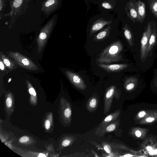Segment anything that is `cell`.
I'll return each mask as SVG.
<instances>
[{"label":"cell","mask_w":157,"mask_h":157,"mask_svg":"<svg viewBox=\"0 0 157 157\" xmlns=\"http://www.w3.org/2000/svg\"><path fill=\"white\" fill-rule=\"evenodd\" d=\"M123 46L119 41L111 44L101 53L96 61L97 63H110L123 60L121 52Z\"/></svg>","instance_id":"1"},{"label":"cell","mask_w":157,"mask_h":157,"mask_svg":"<svg viewBox=\"0 0 157 157\" xmlns=\"http://www.w3.org/2000/svg\"><path fill=\"white\" fill-rule=\"evenodd\" d=\"M114 15L113 13H99L91 17L88 24L90 36L91 37L98 31L112 23L115 19Z\"/></svg>","instance_id":"2"},{"label":"cell","mask_w":157,"mask_h":157,"mask_svg":"<svg viewBox=\"0 0 157 157\" xmlns=\"http://www.w3.org/2000/svg\"><path fill=\"white\" fill-rule=\"evenodd\" d=\"M11 11L3 15V17H10V26L13 25L18 18L26 11L31 0H8Z\"/></svg>","instance_id":"3"},{"label":"cell","mask_w":157,"mask_h":157,"mask_svg":"<svg viewBox=\"0 0 157 157\" xmlns=\"http://www.w3.org/2000/svg\"><path fill=\"white\" fill-rule=\"evenodd\" d=\"M57 17V14L53 15L41 29L36 40L38 53H40L44 48L56 23Z\"/></svg>","instance_id":"4"},{"label":"cell","mask_w":157,"mask_h":157,"mask_svg":"<svg viewBox=\"0 0 157 157\" xmlns=\"http://www.w3.org/2000/svg\"><path fill=\"white\" fill-rule=\"evenodd\" d=\"M7 53L9 56L13 58L22 67L31 71H36L38 69V67L32 61L20 53L8 52Z\"/></svg>","instance_id":"5"},{"label":"cell","mask_w":157,"mask_h":157,"mask_svg":"<svg viewBox=\"0 0 157 157\" xmlns=\"http://www.w3.org/2000/svg\"><path fill=\"white\" fill-rule=\"evenodd\" d=\"M119 90L116 86L112 85L107 88L105 93L104 98V113L107 114L110 110L113 98L114 97L118 99L120 96Z\"/></svg>","instance_id":"6"},{"label":"cell","mask_w":157,"mask_h":157,"mask_svg":"<svg viewBox=\"0 0 157 157\" xmlns=\"http://www.w3.org/2000/svg\"><path fill=\"white\" fill-rule=\"evenodd\" d=\"M150 24L148 23L146 30L143 33L141 40L140 56L143 61L146 58V53L150 36L151 33Z\"/></svg>","instance_id":"7"},{"label":"cell","mask_w":157,"mask_h":157,"mask_svg":"<svg viewBox=\"0 0 157 157\" xmlns=\"http://www.w3.org/2000/svg\"><path fill=\"white\" fill-rule=\"evenodd\" d=\"M61 5V0H46L42 3L41 10L46 15H49L58 9Z\"/></svg>","instance_id":"8"},{"label":"cell","mask_w":157,"mask_h":157,"mask_svg":"<svg viewBox=\"0 0 157 157\" xmlns=\"http://www.w3.org/2000/svg\"><path fill=\"white\" fill-rule=\"evenodd\" d=\"M65 73L70 81L77 88L82 90H86V84L80 75L68 70L66 71Z\"/></svg>","instance_id":"9"},{"label":"cell","mask_w":157,"mask_h":157,"mask_svg":"<svg viewBox=\"0 0 157 157\" xmlns=\"http://www.w3.org/2000/svg\"><path fill=\"white\" fill-rule=\"evenodd\" d=\"M120 18L119 17L117 16L112 23L103 28L100 30L98 33L94 36L93 40L96 42H99L108 38L110 36L113 27Z\"/></svg>","instance_id":"10"},{"label":"cell","mask_w":157,"mask_h":157,"mask_svg":"<svg viewBox=\"0 0 157 157\" xmlns=\"http://www.w3.org/2000/svg\"><path fill=\"white\" fill-rule=\"evenodd\" d=\"M116 0H102L97 5L99 13H110L114 12L116 6Z\"/></svg>","instance_id":"11"},{"label":"cell","mask_w":157,"mask_h":157,"mask_svg":"<svg viewBox=\"0 0 157 157\" xmlns=\"http://www.w3.org/2000/svg\"><path fill=\"white\" fill-rule=\"evenodd\" d=\"M121 113L120 109H117L114 112L108 115L101 122L96 129L95 134H98L106 125L119 118Z\"/></svg>","instance_id":"12"},{"label":"cell","mask_w":157,"mask_h":157,"mask_svg":"<svg viewBox=\"0 0 157 157\" xmlns=\"http://www.w3.org/2000/svg\"><path fill=\"white\" fill-rule=\"evenodd\" d=\"M97 65L100 68L109 72H117L126 68L128 66L126 64H108L97 63Z\"/></svg>","instance_id":"13"},{"label":"cell","mask_w":157,"mask_h":157,"mask_svg":"<svg viewBox=\"0 0 157 157\" xmlns=\"http://www.w3.org/2000/svg\"><path fill=\"white\" fill-rule=\"evenodd\" d=\"M120 124L119 118L106 125L97 135L103 136L105 134L116 130Z\"/></svg>","instance_id":"14"},{"label":"cell","mask_w":157,"mask_h":157,"mask_svg":"<svg viewBox=\"0 0 157 157\" xmlns=\"http://www.w3.org/2000/svg\"><path fill=\"white\" fill-rule=\"evenodd\" d=\"M98 96L96 94H94L88 99L86 105L87 110L90 113L95 111L98 106Z\"/></svg>","instance_id":"15"},{"label":"cell","mask_w":157,"mask_h":157,"mask_svg":"<svg viewBox=\"0 0 157 157\" xmlns=\"http://www.w3.org/2000/svg\"><path fill=\"white\" fill-rule=\"evenodd\" d=\"M157 37V33L156 29H154L151 32L149 39L146 57L152 55V51L155 44Z\"/></svg>","instance_id":"16"},{"label":"cell","mask_w":157,"mask_h":157,"mask_svg":"<svg viewBox=\"0 0 157 157\" xmlns=\"http://www.w3.org/2000/svg\"><path fill=\"white\" fill-rule=\"evenodd\" d=\"M136 4L138 14L137 20L140 22H142L145 15V3L139 0L137 2H136Z\"/></svg>","instance_id":"17"},{"label":"cell","mask_w":157,"mask_h":157,"mask_svg":"<svg viewBox=\"0 0 157 157\" xmlns=\"http://www.w3.org/2000/svg\"><path fill=\"white\" fill-rule=\"evenodd\" d=\"M138 82L137 78L135 77H130L127 78L125 80L124 87L128 91L133 90L137 85Z\"/></svg>","instance_id":"18"},{"label":"cell","mask_w":157,"mask_h":157,"mask_svg":"<svg viewBox=\"0 0 157 157\" xmlns=\"http://www.w3.org/2000/svg\"><path fill=\"white\" fill-rule=\"evenodd\" d=\"M123 30L124 35L126 38L129 45L132 47L134 43L132 39V35L131 32L128 27V25L125 23L123 25Z\"/></svg>","instance_id":"19"},{"label":"cell","mask_w":157,"mask_h":157,"mask_svg":"<svg viewBox=\"0 0 157 157\" xmlns=\"http://www.w3.org/2000/svg\"><path fill=\"white\" fill-rule=\"evenodd\" d=\"M64 109H63V116L66 121L70 123L71 121L72 111L70 104L66 101L64 102Z\"/></svg>","instance_id":"20"},{"label":"cell","mask_w":157,"mask_h":157,"mask_svg":"<svg viewBox=\"0 0 157 157\" xmlns=\"http://www.w3.org/2000/svg\"><path fill=\"white\" fill-rule=\"evenodd\" d=\"M0 57L4 64L9 69L12 70L14 68V63L6 56L1 53Z\"/></svg>","instance_id":"21"},{"label":"cell","mask_w":157,"mask_h":157,"mask_svg":"<svg viewBox=\"0 0 157 157\" xmlns=\"http://www.w3.org/2000/svg\"><path fill=\"white\" fill-rule=\"evenodd\" d=\"M103 149L108 154H111L112 152V147L110 143L103 141L101 143Z\"/></svg>","instance_id":"22"},{"label":"cell","mask_w":157,"mask_h":157,"mask_svg":"<svg viewBox=\"0 0 157 157\" xmlns=\"http://www.w3.org/2000/svg\"><path fill=\"white\" fill-rule=\"evenodd\" d=\"M150 7L152 12L157 17V0H154L152 2Z\"/></svg>","instance_id":"23"},{"label":"cell","mask_w":157,"mask_h":157,"mask_svg":"<svg viewBox=\"0 0 157 157\" xmlns=\"http://www.w3.org/2000/svg\"><path fill=\"white\" fill-rule=\"evenodd\" d=\"M6 0H0V19L2 18L3 14L2 13L5 8L6 6Z\"/></svg>","instance_id":"24"},{"label":"cell","mask_w":157,"mask_h":157,"mask_svg":"<svg viewBox=\"0 0 157 157\" xmlns=\"http://www.w3.org/2000/svg\"><path fill=\"white\" fill-rule=\"evenodd\" d=\"M86 3L88 7L90 4L97 5L99 2L102 0H83Z\"/></svg>","instance_id":"25"},{"label":"cell","mask_w":157,"mask_h":157,"mask_svg":"<svg viewBox=\"0 0 157 157\" xmlns=\"http://www.w3.org/2000/svg\"><path fill=\"white\" fill-rule=\"evenodd\" d=\"M6 104L7 107L8 108L11 107L12 104V100L10 96L6 98Z\"/></svg>","instance_id":"26"},{"label":"cell","mask_w":157,"mask_h":157,"mask_svg":"<svg viewBox=\"0 0 157 157\" xmlns=\"http://www.w3.org/2000/svg\"><path fill=\"white\" fill-rule=\"evenodd\" d=\"M29 140V138L27 136H23L21 137L19 140L20 143H25Z\"/></svg>","instance_id":"27"},{"label":"cell","mask_w":157,"mask_h":157,"mask_svg":"<svg viewBox=\"0 0 157 157\" xmlns=\"http://www.w3.org/2000/svg\"><path fill=\"white\" fill-rule=\"evenodd\" d=\"M51 123L49 120H46L44 122V126L46 130H48L50 127Z\"/></svg>","instance_id":"28"},{"label":"cell","mask_w":157,"mask_h":157,"mask_svg":"<svg viewBox=\"0 0 157 157\" xmlns=\"http://www.w3.org/2000/svg\"><path fill=\"white\" fill-rule=\"evenodd\" d=\"M146 113L144 111L140 112L138 114V116L139 117L141 118L143 117L146 115Z\"/></svg>","instance_id":"29"},{"label":"cell","mask_w":157,"mask_h":157,"mask_svg":"<svg viewBox=\"0 0 157 157\" xmlns=\"http://www.w3.org/2000/svg\"><path fill=\"white\" fill-rule=\"evenodd\" d=\"M0 68L2 71H3L4 70L5 68L4 63L1 60V59H0Z\"/></svg>","instance_id":"30"},{"label":"cell","mask_w":157,"mask_h":157,"mask_svg":"<svg viewBox=\"0 0 157 157\" xmlns=\"http://www.w3.org/2000/svg\"><path fill=\"white\" fill-rule=\"evenodd\" d=\"M155 119L153 117H148L146 119V121L147 122H151L154 121Z\"/></svg>","instance_id":"31"},{"label":"cell","mask_w":157,"mask_h":157,"mask_svg":"<svg viewBox=\"0 0 157 157\" xmlns=\"http://www.w3.org/2000/svg\"><path fill=\"white\" fill-rule=\"evenodd\" d=\"M135 136L138 137H140L141 135V133L139 130H137L135 132Z\"/></svg>","instance_id":"32"},{"label":"cell","mask_w":157,"mask_h":157,"mask_svg":"<svg viewBox=\"0 0 157 157\" xmlns=\"http://www.w3.org/2000/svg\"><path fill=\"white\" fill-rule=\"evenodd\" d=\"M150 154L151 155H155L157 154V149L152 150L150 151Z\"/></svg>","instance_id":"33"},{"label":"cell","mask_w":157,"mask_h":157,"mask_svg":"<svg viewBox=\"0 0 157 157\" xmlns=\"http://www.w3.org/2000/svg\"><path fill=\"white\" fill-rule=\"evenodd\" d=\"M46 156L45 154L43 153H40L39 154L38 157H46Z\"/></svg>","instance_id":"34"},{"label":"cell","mask_w":157,"mask_h":157,"mask_svg":"<svg viewBox=\"0 0 157 157\" xmlns=\"http://www.w3.org/2000/svg\"><path fill=\"white\" fill-rule=\"evenodd\" d=\"M133 156V155L131 154H126L124 155L121 156H122V157H130V156Z\"/></svg>","instance_id":"35"},{"label":"cell","mask_w":157,"mask_h":157,"mask_svg":"<svg viewBox=\"0 0 157 157\" xmlns=\"http://www.w3.org/2000/svg\"><path fill=\"white\" fill-rule=\"evenodd\" d=\"M147 150L149 151H151V150H152V148L150 147V146H147Z\"/></svg>","instance_id":"36"},{"label":"cell","mask_w":157,"mask_h":157,"mask_svg":"<svg viewBox=\"0 0 157 157\" xmlns=\"http://www.w3.org/2000/svg\"></svg>","instance_id":"37"}]
</instances>
